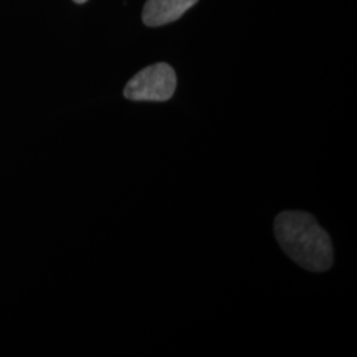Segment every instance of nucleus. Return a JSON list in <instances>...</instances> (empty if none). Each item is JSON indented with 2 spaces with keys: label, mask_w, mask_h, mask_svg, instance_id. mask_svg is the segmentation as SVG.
<instances>
[{
  "label": "nucleus",
  "mask_w": 357,
  "mask_h": 357,
  "mask_svg": "<svg viewBox=\"0 0 357 357\" xmlns=\"http://www.w3.org/2000/svg\"><path fill=\"white\" fill-rule=\"evenodd\" d=\"M274 233L282 250L299 266L314 273L331 268V237L312 215L299 211L282 212L274 221Z\"/></svg>",
  "instance_id": "obj_1"
},
{
  "label": "nucleus",
  "mask_w": 357,
  "mask_h": 357,
  "mask_svg": "<svg viewBox=\"0 0 357 357\" xmlns=\"http://www.w3.org/2000/svg\"><path fill=\"white\" fill-rule=\"evenodd\" d=\"M176 75L166 63L150 65L132 77L123 90L130 101H168L176 90Z\"/></svg>",
  "instance_id": "obj_2"
},
{
  "label": "nucleus",
  "mask_w": 357,
  "mask_h": 357,
  "mask_svg": "<svg viewBox=\"0 0 357 357\" xmlns=\"http://www.w3.org/2000/svg\"><path fill=\"white\" fill-rule=\"evenodd\" d=\"M197 1L199 0H147L142 17L146 26H166L178 20Z\"/></svg>",
  "instance_id": "obj_3"
},
{
  "label": "nucleus",
  "mask_w": 357,
  "mask_h": 357,
  "mask_svg": "<svg viewBox=\"0 0 357 357\" xmlns=\"http://www.w3.org/2000/svg\"><path fill=\"white\" fill-rule=\"evenodd\" d=\"M73 1H76L77 4H82V3H86L88 0H73Z\"/></svg>",
  "instance_id": "obj_4"
}]
</instances>
